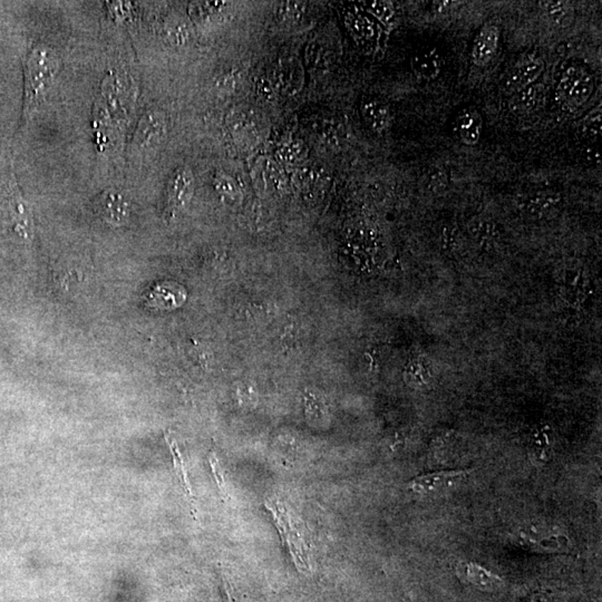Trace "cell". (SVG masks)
<instances>
[{
    "label": "cell",
    "mask_w": 602,
    "mask_h": 602,
    "mask_svg": "<svg viewBox=\"0 0 602 602\" xmlns=\"http://www.w3.org/2000/svg\"><path fill=\"white\" fill-rule=\"evenodd\" d=\"M57 70V57L47 47L33 48L27 63V98L28 105L36 103L39 96L48 88Z\"/></svg>",
    "instance_id": "1"
},
{
    "label": "cell",
    "mask_w": 602,
    "mask_h": 602,
    "mask_svg": "<svg viewBox=\"0 0 602 602\" xmlns=\"http://www.w3.org/2000/svg\"><path fill=\"white\" fill-rule=\"evenodd\" d=\"M593 90L595 80L584 67H568L559 80V95L570 110H578L587 103Z\"/></svg>",
    "instance_id": "2"
},
{
    "label": "cell",
    "mask_w": 602,
    "mask_h": 602,
    "mask_svg": "<svg viewBox=\"0 0 602 602\" xmlns=\"http://www.w3.org/2000/svg\"><path fill=\"white\" fill-rule=\"evenodd\" d=\"M96 213L110 226L122 227L129 221L131 206L129 201L119 191L106 190L94 202Z\"/></svg>",
    "instance_id": "3"
},
{
    "label": "cell",
    "mask_w": 602,
    "mask_h": 602,
    "mask_svg": "<svg viewBox=\"0 0 602 602\" xmlns=\"http://www.w3.org/2000/svg\"><path fill=\"white\" fill-rule=\"evenodd\" d=\"M544 70V62L535 54H525L517 60L512 70L507 76V88L514 93L528 86L533 85L539 80Z\"/></svg>",
    "instance_id": "4"
},
{
    "label": "cell",
    "mask_w": 602,
    "mask_h": 602,
    "mask_svg": "<svg viewBox=\"0 0 602 602\" xmlns=\"http://www.w3.org/2000/svg\"><path fill=\"white\" fill-rule=\"evenodd\" d=\"M500 31L493 23L484 25L476 33L472 45V62L476 66H485L497 54L499 48Z\"/></svg>",
    "instance_id": "5"
},
{
    "label": "cell",
    "mask_w": 602,
    "mask_h": 602,
    "mask_svg": "<svg viewBox=\"0 0 602 602\" xmlns=\"http://www.w3.org/2000/svg\"><path fill=\"white\" fill-rule=\"evenodd\" d=\"M11 186H13V189H11L9 208H11L14 230L23 241L26 243H31L33 237V213H31V208L26 204L23 196H21L15 183Z\"/></svg>",
    "instance_id": "6"
},
{
    "label": "cell",
    "mask_w": 602,
    "mask_h": 602,
    "mask_svg": "<svg viewBox=\"0 0 602 602\" xmlns=\"http://www.w3.org/2000/svg\"><path fill=\"white\" fill-rule=\"evenodd\" d=\"M194 175L188 169H180L173 175L167 188V211L174 216L188 204L194 191Z\"/></svg>",
    "instance_id": "7"
},
{
    "label": "cell",
    "mask_w": 602,
    "mask_h": 602,
    "mask_svg": "<svg viewBox=\"0 0 602 602\" xmlns=\"http://www.w3.org/2000/svg\"><path fill=\"white\" fill-rule=\"evenodd\" d=\"M411 67L417 78L426 80H435L442 72V55L435 47H424L413 55Z\"/></svg>",
    "instance_id": "8"
},
{
    "label": "cell",
    "mask_w": 602,
    "mask_h": 602,
    "mask_svg": "<svg viewBox=\"0 0 602 602\" xmlns=\"http://www.w3.org/2000/svg\"><path fill=\"white\" fill-rule=\"evenodd\" d=\"M483 121L479 112L473 108L464 110L456 116L455 132L460 141L465 145H475L479 143L482 135Z\"/></svg>",
    "instance_id": "9"
},
{
    "label": "cell",
    "mask_w": 602,
    "mask_h": 602,
    "mask_svg": "<svg viewBox=\"0 0 602 602\" xmlns=\"http://www.w3.org/2000/svg\"><path fill=\"white\" fill-rule=\"evenodd\" d=\"M465 474L464 471H440L417 476L409 483V487L416 493L428 495L448 487Z\"/></svg>",
    "instance_id": "10"
},
{
    "label": "cell",
    "mask_w": 602,
    "mask_h": 602,
    "mask_svg": "<svg viewBox=\"0 0 602 602\" xmlns=\"http://www.w3.org/2000/svg\"><path fill=\"white\" fill-rule=\"evenodd\" d=\"M361 111L364 121L373 131L381 133L389 127L391 113L386 104L381 100L377 98L364 100Z\"/></svg>",
    "instance_id": "11"
},
{
    "label": "cell",
    "mask_w": 602,
    "mask_h": 602,
    "mask_svg": "<svg viewBox=\"0 0 602 602\" xmlns=\"http://www.w3.org/2000/svg\"><path fill=\"white\" fill-rule=\"evenodd\" d=\"M275 80L279 88L294 93L302 84V70L296 60H283L275 68Z\"/></svg>",
    "instance_id": "12"
},
{
    "label": "cell",
    "mask_w": 602,
    "mask_h": 602,
    "mask_svg": "<svg viewBox=\"0 0 602 602\" xmlns=\"http://www.w3.org/2000/svg\"><path fill=\"white\" fill-rule=\"evenodd\" d=\"M464 566V564H463ZM465 570H463V576L466 581L471 582L472 584L479 587L480 589L485 590V591H493V590L499 589L502 584L501 579L497 578L491 572L487 571L485 569L481 566H476V564H465Z\"/></svg>",
    "instance_id": "13"
},
{
    "label": "cell",
    "mask_w": 602,
    "mask_h": 602,
    "mask_svg": "<svg viewBox=\"0 0 602 602\" xmlns=\"http://www.w3.org/2000/svg\"><path fill=\"white\" fill-rule=\"evenodd\" d=\"M163 123L161 121L160 115L153 112H149L142 117L137 127V139L141 143H149L154 137H160L162 131Z\"/></svg>",
    "instance_id": "14"
},
{
    "label": "cell",
    "mask_w": 602,
    "mask_h": 602,
    "mask_svg": "<svg viewBox=\"0 0 602 602\" xmlns=\"http://www.w3.org/2000/svg\"><path fill=\"white\" fill-rule=\"evenodd\" d=\"M541 95H542L541 88L537 84L523 88V90L514 93V97L512 100L513 107L519 112L530 111L538 104Z\"/></svg>",
    "instance_id": "15"
},
{
    "label": "cell",
    "mask_w": 602,
    "mask_h": 602,
    "mask_svg": "<svg viewBox=\"0 0 602 602\" xmlns=\"http://www.w3.org/2000/svg\"><path fill=\"white\" fill-rule=\"evenodd\" d=\"M601 108H596L584 117L581 124V132L590 139H597L601 135Z\"/></svg>",
    "instance_id": "16"
},
{
    "label": "cell",
    "mask_w": 602,
    "mask_h": 602,
    "mask_svg": "<svg viewBox=\"0 0 602 602\" xmlns=\"http://www.w3.org/2000/svg\"><path fill=\"white\" fill-rule=\"evenodd\" d=\"M559 198L552 191H539L529 199L528 206L532 212H542L543 210L554 206Z\"/></svg>",
    "instance_id": "17"
},
{
    "label": "cell",
    "mask_w": 602,
    "mask_h": 602,
    "mask_svg": "<svg viewBox=\"0 0 602 602\" xmlns=\"http://www.w3.org/2000/svg\"><path fill=\"white\" fill-rule=\"evenodd\" d=\"M350 26L353 31L361 38H374L376 35V26H374L373 21L368 19L367 16L357 14L350 17Z\"/></svg>",
    "instance_id": "18"
},
{
    "label": "cell",
    "mask_w": 602,
    "mask_h": 602,
    "mask_svg": "<svg viewBox=\"0 0 602 602\" xmlns=\"http://www.w3.org/2000/svg\"><path fill=\"white\" fill-rule=\"evenodd\" d=\"M546 9L551 21L558 25H564L571 17V6L564 1H554V3L551 1L546 4Z\"/></svg>",
    "instance_id": "19"
},
{
    "label": "cell",
    "mask_w": 602,
    "mask_h": 602,
    "mask_svg": "<svg viewBox=\"0 0 602 602\" xmlns=\"http://www.w3.org/2000/svg\"><path fill=\"white\" fill-rule=\"evenodd\" d=\"M368 13L381 23H389L394 16V8L389 1H365L364 3Z\"/></svg>",
    "instance_id": "20"
},
{
    "label": "cell",
    "mask_w": 602,
    "mask_h": 602,
    "mask_svg": "<svg viewBox=\"0 0 602 602\" xmlns=\"http://www.w3.org/2000/svg\"><path fill=\"white\" fill-rule=\"evenodd\" d=\"M301 15H302V6L296 3L285 4V5L281 6L280 11H279V16L282 19V21H292V23L298 21Z\"/></svg>",
    "instance_id": "21"
},
{
    "label": "cell",
    "mask_w": 602,
    "mask_h": 602,
    "mask_svg": "<svg viewBox=\"0 0 602 602\" xmlns=\"http://www.w3.org/2000/svg\"><path fill=\"white\" fill-rule=\"evenodd\" d=\"M426 175H428V182L433 188H442V186H445L446 182H448V180H446V175L448 174H446L445 171H443L440 167H432Z\"/></svg>",
    "instance_id": "22"
},
{
    "label": "cell",
    "mask_w": 602,
    "mask_h": 602,
    "mask_svg": "<svg viewBox=\"0 0 602 602\" xmlns=\"http://www.w3.org/2000/svg\"><path fill=\"white\" fill-rule=\"evenodd\" d=\"M258 94L265 100H273L275 97V88L273 83L268 80H260L255 84Z\"/></svg>",
    "instance_id": "23"
},
{
    "label": "cell",
    "mask_w": 602,
    "mask_h": 602,
    "mask_svg": "<svg viewBox=\"0 0 602 602\" xmlns=\"http://www.w3.org/2000/svg\"><path fill=\"white\" fill-rule=\"evenodd\" d=\"M582 157L589 164H597L598 162L600 163L599 147H597V144L586 145L583 151H582Z\"/></svg>",
    "instance_id": "24"
},
{
    "label": "cell",
    "mask_w": 602,
    "mask_h": 602,
    "mask_svg": "<svg viewBox=\"0 0 602 602\" xmlns=\"http://www.w3.org/2000/svg\"><path fill=\"white\" fill-rule=\"evenodd\" d=\"M294 147L292 144L283 145L281 147L280 151L285 159H287V160H294L295 157L298 154V151H296Z\"/></svg>",
    "instance_id": "25"
}]
</instances>
